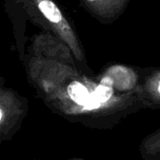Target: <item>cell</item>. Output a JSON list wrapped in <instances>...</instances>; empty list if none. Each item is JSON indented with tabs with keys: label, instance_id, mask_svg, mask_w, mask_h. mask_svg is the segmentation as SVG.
Here are the masks:
<instances>
[{
	"label": "cell",
	"instance_id": "obj_1",
	"mask_svg": "<svg viewBox=\"0 0 160 160\" xmlns=\"http://www.w3.org/2000/svg\"><path fill=\"white\" fill-rule=\"evenodd\" d=\"M70 49L50 33L38 35L25 61L29 82L44 102L68 114H92L121 109L135 99L83 74Z\"/></svg>",
	"mask_w": 160,
	"mask_h": 160
},
{
	"label": "cell",
	"instance_id": "obj_2",
	"mask_svg": "<svg viewBox=\"0 0 160 160\" xmlns=\"http://www.w3.org/2000/svg\"><path fill=\"white\" fill-rule=\"evenodd\" d=\"M31 20L63 41L72 52L76 61L88 71L86 58L76 31L54 0H16Z\"/></svg>",
	"mask_w": 160,
	"mask_h": 160
},
{
	"label": "cell",
	"instance_id": "obj_3",
	"mask_svg": "<svg viewBox=\"0 0 160 160\" xmlns=\"http://www.w3.org/2000/svg\"><path fill=\"white\" fill-rule=\"evenodd\" d=\"M27 111V100L21 98L9 88L1 87L0 90V124L1 139L9 140L16 132V126L20 125Z\"/></svg>",
	"mask_w": 160,
	"mask_h": 160
},
{
	"label": "cell",
	"instance_id": "obj_4",
	"mask_svg": "<svg viewBox=\"0 0 160 160\" xmlns=\"http://www.w3.org/2000/svg\"><path fill=\"white\" fill-rule=\"evenodd\" d=\"M100 80L114 87L117 91L127 94L138 93V76L134 69L122 65L108 68L100 76Z\"/></svg>",
	"mask_w": 160,
	"mask_h": 160
},
{
	"label": "cell",
	"instance_id": "obj_5",
	"mask_svg": "<svg viewBox=\"0 0 160 160\" xmlns=\"http://www.w3.org/2000/svg\"><path fill=\"white\" fill-rule=\"evenodd\" d=\"M85 8L102 21L117 19L130 0H81Z\"/></svg>",
	"mask_w": 160,
	"mask_h": 160
},
{
	"label": "cell",
	"instance_id": "obj_6",
	"mask_svg": "<svg viewBox=\"0 0 160 160\" xmlns=\"http://www.w3.org/2000/svg\"><path fill=\"white\" fill-rule=\"evenodd\" d=\"M138 92L142 102L160 107V69L153 70L144 78Z\"/></svg>",
	"mask_w": 160,
	"mask_h": 160
},
{
	"label": "cell",
	"instance_id": "obj_7",
	"mask_svg": "<svg viewBox=\"0 0 160 160\" xmlns=\"http://www.w3.org/2000/svg\"><path fill=\"white\" fill-rule=\"evenodd\" d=\"M141 152L146 160H160V129L144 140L141 145Z\"/></svg>",
	"mask_w": 160,
	"mask_h": 160
}]
</instances>
